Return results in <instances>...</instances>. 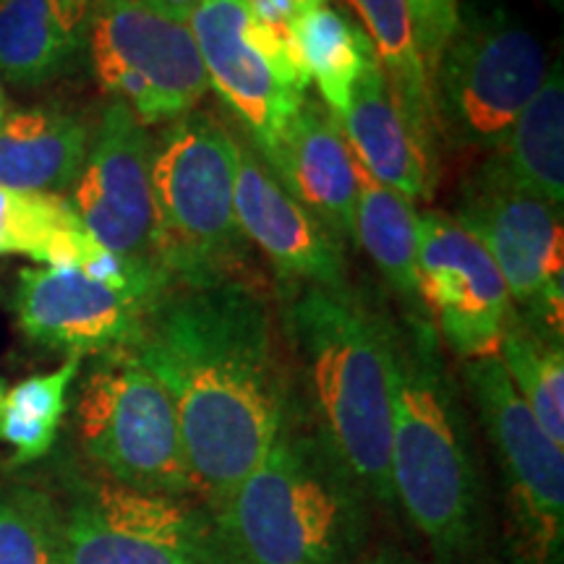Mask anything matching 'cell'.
Returning a JSON list of instances; mask_svg holds the SVG:
<instances>
[{"label": "cell", "mask_w": 564, "mask_h": 564, "mask_svg": "<svg viewBox=\"0 0 564 564\" xmlns=\"http://www.w3.org/2000/svg\"><path fill=\"white\" fill-rule=\"evenodd\" d=\"M133 350L171 394L194 494L217 512L270 453L291 405V366L270 301L249 280L171 285Z\"/></svg>", "instance_id": "1"}, {"label": "cell", "mask_w": 564, "mask_h": 564, "mask_svg": "<svg viewBox=\"0 0 564 564\" xmlns=\"http://www.w3.org/2000/svg\"><path fill=\"white\" fill-rule=\"evenodd\" d=\"M280 329L291 400L371 505L394 510L392 384L394 319L350 282L285 288Z\"/></svg>", "instance_id": "2"}, {"label": "cell", "mask_w": 564, "mask_h": 564, "mask_svg": "<svg viewBox=\"0 0 564 564\" xmlns=\"http://www.w3.org/2000/svg\"><path fill=\"white\" fill-rule=\"evenodd\" d=\"M392 491L436 564H470L484 533V484L460 384L426 314L394 319Z\"/></svg>", "instance_id": "3"}, {"label": "cell", "mask_w": 564, "mask_h": 564, "mask_svg": "<svg viewBox=\"0 0 564 564\" xmlns=\"http://www.w3.org/2000/svg\"><path fill=\"white\" fill-rule=\"evenodd\" d=\"M212 525L223 564H361L371 499L291 400L270 453Z\"/></svg>", "instance_id": "4"}, {"label": "cell", "mask_w": 564, "mask_h": 564, "mask_svg": "<svg viewBox=\"0 0 564 564\" xmlns=\"http://www.w3.org/2000/svg\"><path fill=\"white\" fill-rule=\"evenodd\" d=\"M238 137L212 112L162 126L152 144L158 264L171 285L241 282L249 241L236 217Z\"/></svg>", "instance_id": "5"}, {"label": "cell", "mask_w": 564, "mask_h": 564, "mask_svg": "<svg viewBox=\"0 0 564 564\" xmlns=\"http://www.w3.org/2000/svg\"><path fill=\"white\" fill-rule=\"evenodd\" d=\"M544 47L505 6L474 0L432 70L440 141L457 152H491L546 79Z\"/></svg>", "instance_id": "6"}, {"label": "cell", "mask_w": 564, "mask_h": 564, "mask_svg": "<svg viewBox=\"0 0 564 564\" xmlns=\"http://www.w3.org/2000/svg\"><path fill=\"white\" fill-rule=\"evenodd\" d=\"M76 440L110 481L171 497L194 494L171 394L133 348L95 356L76 400Z\"/></svg>", "instance_id": "7"}, {"label": "cell", "mask_w": 564, "mask_h": 564, "mask_svg": "<svg viewBox=\"0 0 564 564\" xmlns=\"http://www.w3.org/2000/svg\"><path fill=\"white\" fill-rule=\"evenodd\" d=\"M463 384L497 455L505 486L507 549L512 564H562L564 453L494 356L463 361Z\"/></svg>", "instance_id": "8"}, {"label": "cell", "mask_w": 564, "mask_h": 564, "mask_svg": "<svg viewBox=\"0 0 564 564\" xmlns=\"http://www.w3.org/2000/svg\"><path fill=\"white\" fill-rule=\"evenodd\" d=\"M55 520L61 564H223L215 525L186 499L105 476H68Z\"/></svg>", "instance_id": "9"}, {"label": "cell", "mask_w": 564, "mask_h": 564, "mask_svg": "<svg viewBox=\"0 0 564 564\" xmlns=\"http://www.w3.org/2000/svg\"><path fill=\"white\" fill-rule=\"evenodd\" d=\"M87 63L97 84L141 126L171 123L209 91L199 47L186 21L141 0H95Z\"/></svg>", "instance_id": "10"}, {"label": "cell", "mask_w": 564, "mask_h": 564, "mask_svg": "<svg viewBox=\"0 0 564 564\" xmlns=\"http://www.w3.org/2000/svg\"><path fill=\"white\" fill-rule=\"evenodd\" d=\"M209 89L228 105L246 141L264 154L308 97V76L285 26L259 17L251 0H199L188 19Z\"/></svg>", "instance_id": "11"}, {"label": "cell", "mask_w": 564, "mask_h": 564, "mask_svg": "<svg viewBox=\"0 0 564 564\" xmlns=\"http://www.w3.org/2000/svg\"><path fill=\"white\" fill-rule=\"evenodd\" d=\"M453 217L489 251L514 312L564 335L562 207L476 171L463 183Z\"/></svg>", "instance_id": "12"}, {"label": "cell", "mask_w": 564, "mask_h": 564, "mask_svg": "<svg viewBox=\"0 0 564 564\" xmlns=\"http://www.w3.org/2000/svg\"><path fill=\"white\" fill-rule=\"evenodd\" d=\"M419 295L442 348L460 361L497 352L512 299L489 251L447 212H419Z\"/></svg>", "instance_id": "13"}, {"label": "cell", "mask_w": 564, "mask_h": 564, "mask_svg": "<svg viewBox=\"0 0 564 564\" xmlns=\"http://www.w3.org/2000/svg\"><path fill=\"white\" fill-rule=\"evenodd\" d=\"M152 144L147 126L123 102L112 100L91 133L79 178L68 188V204L82 228L105 249L160 267Z\"/></svg>", "instance_id": "14"}, {"label": "cell", "mask_w": 564, "mask_h": 564, "mask_svg": "<svg viewBox=\"0 0 564 564\" xmlns=\"http://www.w3.org/2000/svg\"><path fill=\"white\" fill-rule=\"evenodd\" d=\"M158 301L102 285L76 267H26L11 308L30 343L87 358L137 348Z\"/></svg>", "instance_id": "15"}, {"label": "cell", "mask_w": 564, "mask_h": 564, "mask_svg": "<svg viewBox=\"0 0 564 564\" xmlns=\"http://www.w3.org/2000/svg\"><path fill=\"white\" fill-rule=\"evenodd\" d=\"M236 217L282 288L348 285L345 246L293 199L249 141L238 139Z\"/></svg>", "instance_id": "16"}, {"label": "cell", "mask_w": 564, "mask_h": 564, "mask_svg": "<svg viewBox=\"0 0 564 564\" xmlns=\"http://www.w3.org/2000/svg\"><path fill=\"white\" fill-rule=\"evenodd\" d=\"M262 160L303 209L345 249H356L358 162L322 100L306 97Z\"/></svg>", "instance_id": "17"}, {"label": "cell", "mask_w": 564, "mask_h": 564, "mask_svg": "<svg viewBox=\"0 0 564 564\" xmlns=\"http://www.w3.org/2000/svg\"><path fill=\"white\" fill-rule=\"evenodd\" d=\"M337 123L352 158L373 181L413 204L432 199L440 167H434L415 144L379 63L356 82L348 110Z\"/></svg>", "instance_id": "18"}, {"label": "cell", "mask_w": 564, "mask_h": 564, "mask_svg": "<svg viewBox=\"0 0 564 564\" xmlns=\"http://www.w3.org/2000/svg\"><path fill=\"white\" fill-rule=\"evenodd\" d=\"M95 0H0V82L51 84L87 61Z\"/></svg>", "instance_id": "19"}, {"label": "cell", "mask_w": 564, "mask_h": 564, "mask_svg": "<svg viewBox=\"0 0 564 564\" xmlns=\"http://www.w3.org/2000/svg\"><path fill=\"white\" fill-rule=\"evenodd\" d=\"M91 144L89 126L55 105L9 108L0 118V186L63 194L79 178Z\"/></svg>", "instance_id": "20"}, {"label": "cell", "mask_w": 564, "mask_h": 564, "mask_svg": "<svg viewBox=\"0 0 564 564\" xmlns=\"http://www.w3.org/2000/svg\"><path fill=\"white\" fill-rule=\"evenodd\" d=\"M484 178L531 194L554 207L564 202V76L562 61L546 70L533 100L478 167Z\"/></svg>", "instance_id": "21"}, {"label": "cell", "mask_w": 564, "mask_h": 564, "mask_svg": "<svg viewBox=\"0 0 564 564\" xmlns=\"http://www.w3.org/2000/svg\"><path fill=\"white\" fill-rule=\"evenodd\" d=\"M366 26L373 55L382 68L392 100L411 129L415 144L434 167H440V133H436L432 82L415 42L411 11L405 0H345Z\"/></svg>", "instance_id": "22"}, {"label": "cell", "mask_w": 564, "mask_h": 564, "mask_svg": "<svg viewBox=\"0 0 564 564\" xmlns=\"http://www.w3.org/2000/svg\"><path fill=\"white\" fill-rule=\"evenodd\" d=\"M356 246L369 253L371 264L405 312L423 314L419 295V209L405 196L382 186L358 165Z\"/></svg>", "instance_id": "23"}, {"label": "cell", "mask_w": 564, "mask_h": 564, "mask_svg": "<svg viewBox=\"0 0 564 564\" xmlns=\"http://www.w3.org/2000/svg\"><path fill=\"white\" fill-rule=\"evenodd\" d=\"M285 32L303 74L316 84L327 110L343 118L356 82L377 63L364 26L327 3L288 21Z\"/></svg>", "instance_id": "24"}, {"label": "cell", "mask_w": 564, "mask_h": 564, "mask_svg": "<svg viewBox=\"0 0 564 564\" xmlns=\"http://www.w3.org/2000/svg\"><path fill=\"white\" fill-rule=\"evenodd\" d=\"M562 333L512 308L497 358L549 440L564 447V345Z\"/></svg>", "instance_id": "25"}, {"label": "cell", "mask_w": 564, "mask_h": 564, "mask_svg": "<svg viewBox=\"0 0 564 564\" xmlns=\"http://www.w3.org/2000/svg\"><path fill=\"white\" fill-rule=\"evenodd\" d=\"M82 364L84 358L68 356L55 371L37 373L6 390L0 400V442L13 449V465H32L53 453Z\"/></svg>", "instance_id": "26"}, {"label": "cell", "mask_w": 564, "mask_h": 564, "mask_svg": "<svg viewBox=\"0 0 564 564\" xmlns=\"http://www.w3.org/2000/svg\"><path fill=\"white\" fill-rule=\"evenodd\" d=\"M0 564H61L55 502L45 491L0 484Z\"/></svg>", "instance_id": "27"}, {"label": "cell", "mask_w": 564, "mask_h": 564, "mask_svg": "<svg viewBox=\"0 0 564 564\" xmlns=\"http://www.w3.org/2000/svg\"><path fill=\"white\" fill-rule=\"evenodd\" d=\"M82 225L66 196L0 186V257H30L42 264L63 230Z\"/></svg>", "instance_id": "28"}, {"label": "cell", "mask_w": 564, "mask_h": 564, "mask_svg": "<svg viewBox=\"0 0 564 564\" xmlns=\"http://www.w3.org/2000/svg\"><path fill=\"white\" fill-rule=\"evenodd\" d=\"M408 11H411L415 42H419V53L426 66L429 82H432V70L440 61V55L453 37L457 13H460V0H405Z\"/></svg>", "instance_id": "29"}, {"label": "cell", "mask_w": 564, "mask_h": 564, "mask_svg": "<svg viewBox=\"0 0 564 564\" xmlns=\"http://www.w3.org/2000/svg\"><path fill=\"white\" fill-rule=\"evenodd\" d=\"M259 17L274 26H288V21L301 17V13L327 6L329 0H251Z\"/></svg>", "instance_id": "30"}, {"label": "cell", "mask_w": 564, "mask_h": 564, "mask_svg": "<svg viewBox=\"0 0 564 564\" xmlns=\"http://www.w3.org/2000/svg\"><path fill=\"white\" fill-rule=\"evenodd\" d=\"M141 3H147L150 9L165 13V17H171L175 21H186L188 24V19H192L199 0H141Z\"/></svg>", "instance_id": "31"}, {"label": "cell", "mask_w": 564, "mask_h": 564, "mask_svg": "<svg viewBox=\"0 0 564 564\" xmlns=\"http://www.w3.org/2000/svg\"><path fill=\"white\" fill-rule=\"evenodd\" d=\"M361 564H421V562L411 554L400 552V549L384 546V549H379V552H373L369 560H364Z\"/></svg>", "instance_id": "32"}, {"label": "cell", "mask_w": 564, "mask_h": 564, "mask_svg": "<svg viewBox=\"0 0 564 564\" xmlns=\"http://www.w3.org/2000/svg\"><path fill=\"white\" fill-rule=\"evenodd\" d=\"M6 110H9V100H6V89H3V82H0V118L6 116Z\"/></svg>", "instance_id": "33"}, {"label": "cell", "mask_w": 564, "mask_h": 564, "mask_svg": "<svg viewBox=\"0 0 564 564\" xmlns=\"http://www.w3.org/2000/svg\"><path fill=\"white\" fill-rule=\"evenodd\" d=\"M3 394H6V384H3V379H0V400H3Z\"/></svg>", "instance_id": "34"}]
</instances>
